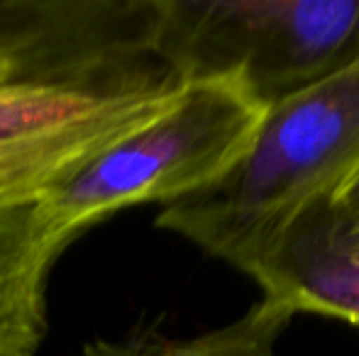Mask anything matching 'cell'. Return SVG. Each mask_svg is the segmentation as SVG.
I'll return each instance as SVG.
<instances>
[{
  "label": "cell",
  "mask_w": 359,
  "mask_h": 356,
  "mask_svg": "<svg viewBox=\"0 0 359 356\" xmlns=\"http://www.w3.org/2000/svg\"><path fill=\"white\" fill-rule=\"evenodd\" d=\"M156 27L159 0H0V208L39 200L176 98Z\"/></svg>",
  "instance_id": "cell-1"
},
{
  "label": "cell",
  "mask_w": 359,
  "mask_h": 356,
  "mask_svg": "<svg viewBox=\"0 0 359 356\" xmlns=\"http://www.w3.org/2000/svg\"><path fill=\"white\" fill-rule=\"evenodd\" d=\"M359 164V59L266 110L250 149L215 183L159 210L156 227L232 264Z\"/></svg>",
  "instance_id": "cell-2"
},
{
  "label": "cell",
  "mask_w": 359,
  "mask_h": 356,
  "mask_svg": "<svg viewBox=\"0 0 359 356\" xmlns=\"http://www.w3.org/2000/svg\"><path fill=\"white\" fill-rule=\"evenodd\" d=\"M264 113L232 78L184 81L159 115L74 166L39 200L69 242L133 205L179 203L240 162Z\"/></svg>",
  "instance_id": "cell-3"
},
{
  "label": "cell",
  "mask_w": 359,
  "mask_h": 356,
  "mask_svg": "<svg viewBox=\"0 0 359 356\" xmlns=\"http://www.w3.org/2000/svg\"><path fill=\"white\" fill-rule=\"evenodd\" d=\"M156 49L181 81L232 78L271 110L359 59V0H159Z\"/></svg>",
  "instance_id": "cell-4"
},
{
  "label": "cell",
  "mask_w": 359,
  "mask_h": 356,
  "mask_svg": "<svg viewBox=\"0 0 359 356\" xmlns=\"http://www.w3.org/2000/svg\"><path fill=\"white\" fill-rule=\"evenodd\" d=\"M262 288V298L359 327V229L330 198L291 213L230 264Z\"/></svg>",
  "instance_id": "cell-5"
},
{
  "label": "cell",
  "mask_w": 359,
  "mask_h": 356,
  "mask_svg": "<svg viewBox=\"0 0 359 356\" xmlns=\"http://www.w3.org/2000/svg\"><path fill=\"white\" fill-rule=\"evenodd\" d=\"M69 244L42 200L0 208V356L39 352L49 276Z\"/></svg>",
  "instance_id": "cell-6"
},
{
  "label": "cell",
  "mask_w": 359,
  "mask_h": 356,
  "mask_svg": "<svg viewBox=\"0 0 359 356\" xmlns=\"http://www.w3.org/2000/svg\"><path fill=\"white\" fill-rule=\"evenodd\" d=\"M296 315L286 305L262 298L222 327L186 339H93L81 356H276V342Z\"/></svg>",
  "instance_id": "cell-7"
},
{
  "label": "cell",
  "mask_w": 359,
  "mask_h": 356,
  "mask_svg": "<svg viewBox=\"0 0 359 356\" xmlns=\"http://www.w3.org/2000/svg\"><path fill=\"white\" fill-rule=\"evenodd\" d=\"M332 205L350 220L359 229V164L352 169V173L337 185V190L330 195Z\"/></svg>",
  "instance_id": "cell-8"
}]
</instances>
